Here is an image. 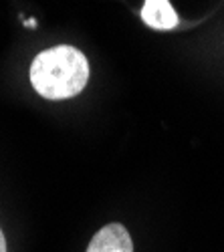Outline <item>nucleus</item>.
<instances>
[{"label":"nucleus","instance_id":"nucleus-1","mask_svg":"<svg viewBox=\"0 0 224 252\" xmlns=\"http://www.w3.org/2000/svg\"><path fill=\"white\" fill-rule=\"evenodd\" d=\"M31 83L34 91L51 101L71 99L85 89L89 63L75 47L59 45L38 53L31 63Z\"/></svg>","mask_w":224,"mask_h":252},{"label":"nucleus","instance_id":"nucleus-2","mask_svg":"<svg viewBox=\"0 0 224 252\" xmlns=\"http://www.w3.org/2000/svg\"><path fill=\"white\" fill-rule=\"evenodd\" d=\"M85 252H133V242L124 224H105L91 238Z\"/></svg>","mask_w":224,"mask_h":252},{"label":"nucleus","instance_id":"nucleus-3","mask_svg":"<svg viewBox=\"0 0 224 252\" xmlns=\"http://www.w3.org/2000/svg\"><path fill=\"white\" fill-rule=\"evenodd\" d=\"M144 23L156 31H170L178 27V14L172 8L168 0H146L144 10H141Z\"/></svg>","mask_w":224,"mask_h":252},{"label":"nucleus","instance_id":"nucleus-4","mask_svg":"<svg viewBox=\"0 0 224 252\" xmlns=\"http://www.w3.org/2000/svg\"><path fill=\"white\" fill-rule=\"evenodd\" d=\"M0 252H6V238L2 234V230H0Z\"/></svg>","mask_w":224,"mask_h":252}]
</instances>
